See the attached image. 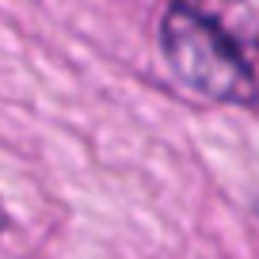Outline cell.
Masks as SVG:
<instances>
[{"instance_id": "obj_1", "label": "cell", "mask_w": 259, "mask_h": 259, "mask_svg": "<svg viewBox=\"0 0 259 259\" xmlns=\"http://www.w3.org/2000/svg\"><path fill=\"white\" fill-rule=\"evenodd\" d=\"M160 50L171 73L194 92H206L213 99L244 103L255 96L251 69L244 61L233 34L210 16L194 8L191 0H171L160 23Z\"/></svg>"}, {"instance_id": "obj_2", "label": "cell", "mask_w": 259, "mask_h": 259, "mask_svg": "<svg viewBox=\"0 0 259 259\" xmlns=\"http://www.w3.org/2000/svg\"><path fill=\"white\" fill-rule=\"evenodd\" d=\"M8 229V213H4V206H0V233Z\"/></svg>"}]
</instances>
